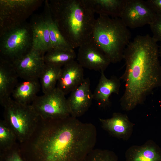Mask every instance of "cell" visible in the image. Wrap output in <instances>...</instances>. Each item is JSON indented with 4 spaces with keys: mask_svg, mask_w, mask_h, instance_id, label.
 Returning a JSON list of instances; mask_svg holds the SVG:
<instances>
[{
    "mask_svg": "<svg viewBox=\"0 0 161 161\" xmlns=\"http://www.w3.org/2000/svg\"><path fill=\"white\" fill-rule=\"evenodd\" d=\"M146 1L156 14L161 16V0H147Z\"/></svg>",
    "mask_w": 161,
    "mask_h": 161,
    "instance_id": "28",
    "label": "cell"
},
{
    "mask_svg": "<svg viewBox=\"0 0 161 161\" xmlns=\"http://www.w3.org/2000/svg\"><path fill=\"white\" fill-rule=\"evenodd\" d=\"M32 48V32L26 21L0 32V57L12 63Z\"/></svg>",
    "mask_w": 161,
    "mask_h": 161,
    "instance_id": "6",
    "label": "cell"
},
{
    "mask_svg": "<svg viewBox=\"0 0 161 161\" xmlns=\"http://www.w3.org/2000/svg\"><path fill=\"white\" fill-rule=\"evenodd\" d=\"M76 57L74 50L52 49L45 54L44 59L45 64L61 67L75 60Z\"/></svg>",
    "mask_w": 161,
    "mask_h": 161,
    "instance_id": "23",
    "label": "cell"
},
{
    "mask_svg": "<svg viewBox=\"0 0 161 161\" xmlns=\"http://www.w3.org/2000/svg\"><path fill=\"white\" fill-rule=\"evenodd\" d=\"M19 78L12 62L0 57V103L10 97Z\"/></svg>",
    "mask_w": 161,
    "mask_h": 161,
    "instance_id": "17",
    "label": "cell"
},
{
    "mask_svg": "<svg viewBox=\"0 0 161 161\" xmlns=\"http://www.w3.org/2000/svg\"><path fill=\"white\" fill-rule=\"evenodd\" d=\"M92 38L111 63L115 64L123 59L131 34L120 18L99 15L95 20Z\"/></svg>",
    "mask_w": 161,
    "mask_h": 161,
    "instance_id": "4",
    "label": "cell"
},
{
    "mask_svg": "<svg viewBox=\"0 0 161 161\" xmlns=\"http://www.w3.org/2000/svg\"><path fill=\"white\" fill-rule=\"evenodd\" d=\"M76 58L83 68L100 72H104L111 63L92 37L78 47Z\"/></svg>",
    "mask_w": 161,
    "mask_h": 161,
    "instance_id": "10",
    "label": "cell"
},
{
    "mask_svg": "<svg viewBox=\"0 0 161 161\" xmlns=\"http://www.w3.org/2000/svg\"><path fill=\"white\" fill-rule=\"evenodd\" d=\"M65 95L56 87L41 96H37L31 104L40 118H62L70 115Z\"/></svg>",
    "mask_w": 161,
    "mask_h": 161,
    "instance_id": "8",
    "label": "cell"
},
{
    "mask_svg": "<svg viewBox=\"0 0 161 161\" xmlns=\"http://www.w3.org/2000/svg\"><path fill=\"white\" fill-rule=\"evenodd\" d=\"M157 16L146 1L125 0L120 18L127 27L135 29L149 25Z\"/></svg>",
    "mask_w": 161,
    "mask_h": 161,
    "instance_id": "9",
    "label": "cell"
},
{
    "mask_svg": "<svg viewBox=\"0 0 161 161\" xmlns=\"http://www.w3.org/2000/svg\"><path fill=\"white\" fill-rule=\"evenodd\" d=\"M159 56L160 58V63L161 64V42H160V45L159 46Z\"/></svg>",
    "mask_w": 161,
    "mask_h": 161,
    "instance_id": "29",
    "label": "cell"
},
{
    "mask_svg": "<svg viewBox=\"0 0 161 161\" xmlns=\"http://www.w3.org/2000/svg\"><path fill=\"white\" fill-rule=\"evenodd\" d=\"M42 14L48 25L53 49L74 50L64 38L53 18L48 0L45 1L44 9Z\"/></svg>",
    "mask_w": 161,
    "mask_h": 161,
    "instance_id": "20",
    "label": "cell"
},
{
    "mask_svg": "<svg viewBox=\"0 0 161 161\" xmlns=\"http://www.w3.org/2000/svg\"><path fill=\"white\" fill-rule=\"evenodd\" d=\"M95 13L112 18L120 17L125 0H86Z\"/></svg>",
    "mask_w": 161,
    "mask_h": 161,
    "instance_id": "21",
    "label": "cell"
},
{
    "mask_svg": "<svg viewBox=\"0 0 161 161\" xmlns=\"http://www.w3.org/2000/svg\"><path fill=\"white\" fill-rule=\"evenodd\" d=\"M126 161H161V150L152 141L130 147L125 154Z\"/></svg>",
    "mask_w": 161,
    "mask_h": 161,
    "instance_id": "18",
    "label": "cell"
},
{
    "mask_svg": "<svg viewBox=\"0 0 161 161\" xmlns=\"http://www.w3.org/2000/svg\"><path fill=\"white\" fill-rule=\"evenodd\" d=\"M84 161H118V157L112 151L94 149L88 154Z\"/></svg>",
    "mask_w": 161,
    "mask_h": 161,
    "instance_id": "25",
    "label": "cell"
},
{
    "mask_svg": "<svg viewBox=\"0 0 161 161\" xmlns=\"http://www.w3.org/2000/svg\"><path fill=\"white\" fill-rule=\"evenodd\" d=\"M30 24L32 35V48L45 54L53 49L48 25L42 14L34 15Z\"/></svg>",
    "mask_w": 161,
    "mask_h": 161,
    "instance_id": "15",
    "label": "cell"
},
{
    "mask_svg": "<svg viewBox=\"0 0 161 161\" xmlns=\"http://www.w3.org/2000/svg\"><path fill=\"white\" fill-rule=\"evenodd\" d=\"M61 69V67L45 64L39 78L44 94L56 87Z\"/></svg>",
    "mask_w": 161,
    "mask_h": 161,
    "instance_id": "22",
    "label": "cell"
},
{
    "mask_svg": "<svg viewBox=\"0 0 161 161\" xmlns=\"http://www.w3.org/2000/svg\"><path fill=\"white\" fill-rule=\"evenodd\" d=\"M17 140L13 131L4 120L0 122V152L10 150L17 145Z\"/></svg>",
    "mask_w": 161,
    "mask_h": 161,
    "instance_id": "24",
    "label": "cell"
},
{
    "mask_svg": "<svg viewBox=\"0 0 161 161\" xmlns=\"http://www.w3.org/2000/svg\"><path fill=\"white\" fill-rule=\"evenodd\" d=\"M102 128L110 135L123 140H128L133 131L134 124L127 115L120 112H114L111 117L99 118Z\"/></svg>",
    "mask_w": 161,
    "mask_h": 161,
    "instance_id": "14",
    "label": "cell"
},
{
    "mask_svg": "<svg viewBox=\"0 0 161 161\" xmlns=\"http://www.w3.org/2000/svg\"><path fill=\"white\" fill-rule=\"evenodd\" d=\"M95 126L71 115L40 118L31 136L19 145L25 161H84L97 140Z\"/></svg>",
    "mask_w": 161,
    "mask_h": 161,
    "instance_id": "1",
    "label": "cell"
},
{
    "mask_svg": "<svg viewBox=\"0 0 161 161\" xmlns=\"http://www.w3.org/2000/svg\"><path fill=\"white\" fill-rule=\"evenodd\" d=\"M45 54L33 48L12 63L19 78L24 80L38 79L45 65Z\"/></svg>",
    "mask_w": 161,
    "mask_h": 161,
    "instance_id": "11",
    "label": "cell"
},
{
    "mask_svg": "<svg viewBox=\"0 0 161 161\" xmlns=\"http://www.w3.org/2000/svg\"><path fill=\"white\" fill-rule=\"evenodd\" d=\"M0 104L4 108V120L19 143L28 140L35 131L40 118L31 105L19 103L11 97Z\"/></svg>",
    "mask_w": 161,
    "mask_h": 161,
    "instance_id": "5",
    "label": "cell"
},
{
    "mask_svg": "<svg viewBox=\"0 0 161 161\" xmlns=\"http://www.w3.org/2000/svg\"><path fill=\"white\" fill-rule=\"evenodd\" d=\"M149 34L137 35L124 52L125 69L119 78L125 84L120 100L122 109L130 111L144 103L155 89L161 87L159 46Z\"/></svg>",
    "mask_w": 161,
    "mask_h": 161,
    "instance_id": "2",
    "label": "cell"
},
{
    "mask_svg": "<svg viewBox=\"0 0 161 161\" xmlns=\"http://www.w3.org/2000/svg\"><path fill=\"white\" fill-rule=\"evenodd\" d=\"M149 25L153 34L152 38L157 42H161V16L157 15Z\"/></svg>",
    "mask_w": 161,
    "mask_h": 161,
    "instance_id": "27",
    "label": "cell"
},
{
    "mask_svg": "<svg viewBox=\"0 0 161 161\" xmlns=\"http://www.w3.org/2000/svg\"><path fill=\"white\" fill-rule=\"evenodd\" d=\"M41 87L38 79L24 80L18 83L12 96L19 103L30 105L37 96Z\"/></svg>",
    "mask_w": 161,
    "mask_h": 161,
    "instance_id": "19",
    "label": "cell"
},
{
    "mask_svg": "<svg viewBox=\"0 0 161 161\" xmlns=\"http://www.w3.org/2000/svg\"><path fill=\"white\" fill-rule=\"evenodd\" d=\"M52 16L61 33L73 49L92 37L96 19L86 0H51Z\"/></svg>",
    "mask_w": 161,
    "mask_h": 161,
    "instance_id": "3",
    "label": "cell"
},
{
    "mask_svg": "<svg viewBox=\"0 0 161 161\" xmlns=\"http://www.w3.org/2000/svg\"><path fill=\"white\" fill-rule=\"evenodd\" d=\"M42 1L39 0H0V32L25 22Z\"/></svg>",
    "mask_w": 161,
    "mask_h": 161,
    "instance_id": "7",
    "label": "cell"
},
{
    "mask_svg": "<svg viewBox=\"0 0 161 161\" xmlns=\"http://www.w3.org/2000/svg\"><path fill=\"white\" fill-rule=\"evenodd\" d=\"M100 73L98 83L93 94V99L99 106L105 109L111 105L110 97L112 94H119L121 86L120 80L114 75L108 78L104 72Z\"/></svg>",
    "mask_w": 161,
    "mask_h": 161,
    "instance_id": "16",
    "label": "cell"
},
{
    "mask_svg": "<svg viewBox=\"0 0 161 161\" xmlns=\"http://www.w3.org/2000/svg\"><path fill=\"white\" fill-rule=\"evenodd\" d=\"M84 79L83 68L74 60L61 68L56 87L66 95L80 85Z\"/></svg>",
    "mask_w": 161,
    "mask_h": 161,
    "instance_id": "13",
    "label": "cell"
},
{
    "mask_svg": "<svg viewBox=\"0 0 161 161\" xmlns=\"http://www.w3.org/2000/svg\"><path fill=\"white\" fill-rule=\"evenodd\" d=\"M0 161H25L17 145L11 149L0 152Z\"/></svg>",
    "mask_w": 161,
    "mask_h": 161,
    "instance_id": "26",
    "label": "cell"
},
{
    "mask_svg": "<svg viewBox=\"0 0 161 161\" xmlns=\"http://www.w3.org/2000/svg\"><path fill=\"white\" fill-rule=\"evenodd\" d=\"M90 85L89 78H85L80 85L71 92L67 99L71 116L77 118L90 108L93 99Z\"/></svg>",
    "mask_w": 161,
    "mask_h": 161,
    "instance_id": "12",
    "label": "cell"
}]
</instances>
